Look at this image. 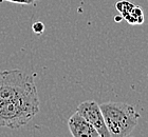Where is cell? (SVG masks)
Segmentation results:
<instances>
[{
	"instance_id": "obj_2",
	"label": "cell",
	"mask_w": 148,
	"mask_h": 137,
	"mask_svg": "<svg viewBox=\"0 0 148 137\" xmlns=\"http://www.w3.org/2000/svg\"><path fill=\"white\" fill-rule=\"evenodd\" d=\"M99 107L110 137H126L130 135L141 118V115L131 104L104 102Z\"/></svg>"
},
{
	"instance_id": "obj_6",
	"label": "cell",
	"mask_w": 148,
	"mask_h": 137,
	"mask_svg": "<svg viewBox=\"0 0 148 137\" xmlns=\"http://www.w3.org/2000/svg\"><path fill=\"white\" fill-rule=\"evenodd\" d=\"M144 12L140 6L133 5V7L129 12L123 16V19H125L130 25H142L144 22Z\"/></svg>"
},
{
	"instance_id": "obj_5",
	"label": "cell",
	"mask_w": 148,
	"mask_h": 137,
	"mask_svg": "<svg viewBox=\"0 0 148 137\" xmlns=\"http://www.w3.org/2000/svg\"><path fill=\"white\" fill-rule=\"evenodd\" d=\"M68 128L74 137H99V133L79 113H74L68 120Z\"/></svg>"
},
{
	"instance_id": "obj_1",
	"label": "cell",
	"mask_w": 148,
	"mask_h": 137,
	"mask_svg": "<svg viewBox=\"0 0 148 137\" xmlns=\"http://www.w3.org/2000/svg\"><path fill=\"white\" fill-rule=\"evenodd\" d=\"M39 112L38 93L33 92L0 104V127L12 130L25 127Z\"/></svg>"
},
{
	"instance_id": "obj_9",
	"label": "cell",
	"mask_w": 148,
	"mask_h": 137,
	"mask_svg": "<svg viewBox=\"0 0 148 137\" xmlns=\"http://www.w3.org/2000/svg\"><path fill=\"white\" fill-rule=\"evenodd\" d=\"M9 1L12 3H18V4H33L34 0H0V2Z\"/></svg>"
},
{
	"instance_id": "obj_8",
	"label": "cell",
	"mask_w": 148,
	"mask_h": 137,
	"mask_svg": "<svg viewBox=\"0 0 148 137\" xmlns=\"http://www.w3.org/2000/svg\"><path fill=\"white\" fill-rule=\"evenodd\" d=\"M45 25H43L41 21H36L33 23V25H32V30H33V32H34L35 34H37V35H40V34L43 33V31H45Z\"/></svg>"
},
{
	"instance_id": "obj_10",
	"label": "cell",
	"mask_w": 148,
	"mask_h": 137,
	"mask_svg": "<svg viewBox=\"0 0 148 137\" xmlns=\"http://www.w3.org/2000/svg\"><path fill=\"white\" fill-rule=\"evenodd\" d=\"M114 19H115V21H116V22H120V21H122V20H123V17H122V16H115V17H114Z\"/></svg>"
},
{
	"instance_id": "obj_4",
	"label": "cell",
	"mask_w": 148,
	"mask_h": 137,
	"mask_svg": "<svg viewBox=\"0 0 148 137\" xmlns=\"http://www.w3.org/2000/svg\"><path fill=\"white\" fill-rule=\"evenodd\" d=\"M77 112L95 129L101 137H110L108 129L106 127L102 110L94 100H87L77 106Z\"/></svg>"
},
{
	"instance_id": "obj_3",
	"label": "cell",
	"mask_w": 148,
	"mask_h": 137,
	"mask_svg": "<svg viewBox=\"0 0 148 137\" xmlns=\"http://www.w3.org/2000/svg\"><path fill=\"white\" fill-rule=\"evenodd\" d=\"M37 92L34 78L22 71H0V104Z\"/></svg>"
},
{
	"instance_id": "obj_7",
	"label": "cell",
	"mask_w": 148,
	"mask_h": 137,
	"mask_svg": "<svg viewBox=\"0 0 148 137\" xmlns=\"http://www.w3.org/2000/svg\"><path fill=\"white\" fill-rule=\"evenodd\" d=\"M133 4L132 2H130V1H127V0H121V1H117L116 4H115V7L119 12L121 13V16L123 17L125 14L129 12L130 10L133 7Z\"/></svg>"
}]
</instances>
